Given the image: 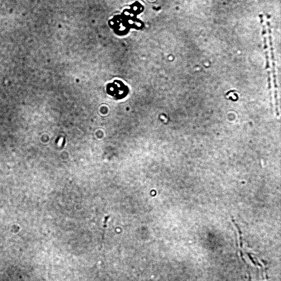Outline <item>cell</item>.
<instances>
[{
  "mask_svg": "<svg viewBox=\"0 0 281 281\" xmlns=\"http://www.w3.org/2000/svg\"><path fill=\"white\" fill-rule=\"evenodd\" d=\"M270 16L269 14L266 16V24L268 27V38H269V43L270 47V55H271V58H275L274 55V50L273 47V40H272V36L271 26L270 24Z\"/></svg>",
  "mask_w": 281,
  "mask_h": 281,
  "instance_id": "3957f363",
  "label": "cell"
},
{
  "mask_svg": "<svg viewBox=\"0 0 281 281\" xmlns=\"http://www.w3.org/2000/svg\"><path fill=\"white\" fill-rule=\"evenodd\" d=\"M260 20L261 25L262 26V35L263 38V44H264V49L265 50V54L266 56V69L267 71L268 75V82H270L271 81V76H270V66L269 57L268 55V45L267 43V36L266 29V25L265 24L264 20L263 19V15L260 14Z\"/></svg>",
  "mask_w": 281,
  "mask_h": 281,
  "instance_id": "7a4b0ae2",
  "label": "cell"
},
{
  "mask_svg": "<svg viewBox=\"0 0 281 281\" xmlns=\"http://www.w3.org/2000/svg\"><path fill=\"white\" fill-rule=\"evenodd\" d=\"M109 94L118 99H121L126 97L128 94L129 89L121 81L115 80L112 83L109 84L107 87Z\"/></svg>",
  "mask_w": 281,
  "mask_h": 281,
  "instance_id": "6da1fadb",
  "label": "cell"
},
{
  "mask_svg": "<svg viewBox=\"0 0 281 281\" xmlns=\"http://www.w3.org/2000/svg\"><path fill=\"white\" fill-rule=\"evenodd\" d=\"M247 254L248 256H249V259H250L251 260V262H252V263H253V264H254V265H256V263L255 261H254V259H253L252 258V257H251V256L250 255V254H249V253H247Z\"/></svg>",
  "mask_w": 281,
  "mask_h": 281,
  "instance_id": "5b68a950",
  "label": "cell"
},
{
  "mask_svg": "<svg viewBox=\"0 0 281 281\" xmlns=\"http://www.w3.org/2000/svg\"><path fill=\"white\" fill-rule=\"evenodd\" d=\"M232 220L234 224L235 225V226L236 227L237 229V230H238V232H239V235H240V236H241V235H242V232H241V230L240 228H239V227L237 225V224L235 222V220H234V219H233V218H232Z\"/></svg>",
  "mask_w": 281,
  "mask_h": 281,
  "instance_id": "277c9868",
  "label": "cell"
},
{
  "mask_svg": "<svg viewBox=\"0 0 281 281\" xmlns=\"http://www.w3.org/2000/svg\"><path fill=\"white\" fill-rule=\"evenodd\" d=\"M249 281H251V276H250V274L249 275Z\"/></svg>",
  "mask_w": 281,
  "mask_h": 281,
  "instance_id": "8992f818",
  "label": "cell"
}]
</instances>
